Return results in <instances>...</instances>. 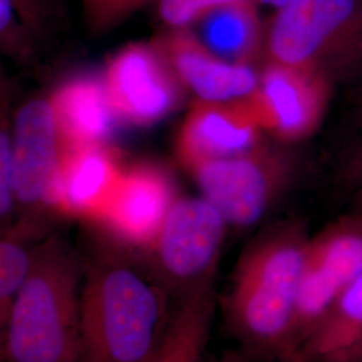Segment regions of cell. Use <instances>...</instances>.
<instances>
[{"label":"cell","instance_id":"obj_8","mask_svg":"<svg viewBox=\"0 0 362 362\" xmlns=\"http://www.w3.org/2000/svg\"><path fill=\"white\" fill-rule=\"evenodd\" d=\"M332 78L305 66L269 62L257 90L247 97L262 130L285 143L308 139L324 119Z\"/></svg>","mask_w":362,"mask_h":362},{"label":"cell","instance_id":"obj_21","mask_svg":"<svg viewBox=\"0 0 362 362\" xmlns=\"http://www.w3.org/2000/svg\"><path fill=\"white\" fill-rule=\"evenodd\" d=\"M0 37L3 49L13 54L26 52L34 37L15 13L10 0H0Z\"/></svg>","mask_w":362,"mask_h":362},{"label":"cell","instance_id":"obj_12","mask_svg":"<svg viewBox=\"0 0 362 362\" xmlns=\"http://www.w3.org/2000/svg\"><path fill=\"white\" fill-rule=\"evenodd\" d=\"M64 146L47 100L23 105L15 118L13 137L15 204L25 208L23 218H39Z\"/></svg>","mask_w":362,"mask_h":362},{"label":"cell","instance_id":"obj_20","mask_svg":"<svg viewBox=\"0 0 362 362\" xmlns=\"http://www.w3.org/2000/svg\"><path fill=\"white\" fill-rule=\"evenodd\" d=\"M239 0H157V13L170 30H191L208 13Z\"/></svg>","mask_w":362,"mask_h":362},{"label":"cell","instance_id":"obj_19","mask_svg":"<svg viewBox=\"0 0 362 362\" xmlns=\"http://www.w3.org/2000/svg\"><path fill=\"white\" fill-rule=\"evenodd\" d=\"M40 218H22L8 226L0 240V324L26 281L34 251L43 239Z\"/></svg>","mask_w":362,"mask_h":362},{"label":"cell","instance_id":"obj_23","mask_svg":"<svg viewBox=\"0 0 362 362\" xmlns=\"http://www.w3.org/2000/svg\"><path fill=\"white\" fill-rule=\"evenodd\" d=\"M287 1H288V0H255L257 4L272 7V8H275V10L279 8V7H282Z\"/></svg>","mask_w":362,"mask_h":362},{"label":"cell","instance_id":"obj_16","mask_svg":"<svg viewBox=\"0 0 362 362\" xmlns=\"http://www.w3.org/2000/svg\"><path fill=\"white\" fill-rule=\"evenodd\" d=\"M196 37L221 59L251 65L264 47V27L255 0H239L208 13L196 26Z\"/></svg>","mask_w":362,"mask_h":362},{"label":"cell","instance_id":"obj_14","mask_svg":"<svg viewBox=\"0 0 362 362\" xmlns=\"http://www.w3.org/2000/svg\"><path fill=\"white\" fill-rule=\"evenodd\" d=\"M181 85L203 101H238L257 90L259 74L251 65L215 55L192 30H170L157 42Z\"/></svg>","mask_w":362,"mask_h":362},{"label":"cell","instance_id":"obj_4","mask_svg":"<svg viewBox=\"0 0 362 362\" xmlns=\"http://www.w3.org/2000/svg\"><path fill=\"white\" fill-rule=\"evenodd\" d=\"M263 50L332 78L362 58V0H288L264 27Z\"/></svg>","mask_w":362,"mask_h":362},{"label":"cell","instance_id":"obj_6","mask_svg":"<svg viewBox=\"0 0 362 362\" xmlns=\"http://www.w3.org/2000/svg\"><path fill=\"white\" fill-rule=\"evenodd\" d=\"M362 272V214L330 223L311 236L298 297L290 361Z\"/></svg>","mask_w":362,"mask_h":362},{"label":"cell","instance_id":"obj_2","mask_svg":"<svg viewBox=\"0 0 362 362\" xmlns=\"http://www.w3.org/2000/svg\"><path fill=\"white\" fill-rule=\"evenodd\" d=\"M309 240L298 223L259 235L242 254L220 299L227 330L254 358L290 361Z\"/></svg>","mask_w":362,"mask_h":362},{"label":"cell","instance_id":"obj_11","mask_svg":"<svg viewBox=\"0 0 362 362\" xmlns=\"http://www.w3.org/2000/svg\"><path fill=\"white\" fill-rule=\"evenodd\" d=\"M175 188L167 170L155 164L125 168L101 216L94 223L130 246H151L169 207Z\"/></svg>","mask_w":362,"mask_h":362},{"label":"cell","instance_id":"obj_9","mask_svg":"<svg viewBox=\"0 0 362 362\" xmlns=\"http://www.w3.org/2000/svg\"><path fill=\"white\" fill-rule=\"evenodd\" d=\"M104 81L119 122L149 127L181 103L180 79L157 43H133L117 52Z\"/></svg>","mask_w":362,"mask_h":362},{"label":"cell","instance_id":"obj_10","mask_svg":"<svg viewBox=\"0 0 362 362\" xmlns=\"http://www.w3.org/2000/svg\"><path fill=\"white\" fill-rule=\"evenodd\" d=\"M124 170L121 156L109 143L64 149L46 194V208L97 220Z\"/></svg>","mask_w":362,"mask_h":362},{"label":"cell","instance_id":"obj_18","mask_svg":"<svg viewBox=\"0 0 362 362\" xmlns=\"http://www.w3.org/2000/svg\"><path fill=\"white\" fill-rule=\"evenodd\" d=\"M215 286L175 302L168 330L148 362H200L216 309Z\"/></svg>","mask_w":362,"mask_h":362},{"label":"cell","instance_id":"obj_15","mask_svg":"<svg viewBox=\"0 0 362 362\" xmlns=\"http://www.w3.org/2000/svg\"><path fill=\"white\" fill-rule=\"evenodd\" d=\"M64 149L107 144L117 122L104 77L83 74L70 78L50 97Z\"/></svg>","mask_w":362,"mask_h":362},{"label":"cell","instance_id":"obj_17","mask_svg":"<svg viewBox=\"0 0 362 362\" xmlns=\"http://www.w3.org/2000/svg\"><path fill=\"white\" fill-rule=\"evenodd\" d=\"M362 354V272L337 300L296 362H354Z\"/></svg>","mask_w":362,"mask_h":362},{"label":"cell","instance_id":"obj_22","mask_svg":"<svg viewBox=\"0 0 362 362\" xmlns=\"http://www.w3.org/2000/svg\"><path fill=\"white\" fill-rule=\"evenodd\" d=\"M15 206L13 196V139L8 132L1 130L0 136V215L8 226Z\"/></svg>","mask_w":362,"mask_h":362},{"label":"cell","instance_id":"obj_1","mask_svg":"<svg viewBox=\"0 0 362 362\" xmlns=\"http://www.w3.org/2000/svg\"><path fill=\"white\" fill-rule=\"evenodd\" d=\"M98 230L83 252L79 362H148L168 330L175 299L136 247Z\"/></svg>","mask_w":362,"mask_h":362},{"label":"cell","instance_id":"obj_5","mask_svg":"<svg viewBox=\"0 0 362 362\" xmlns=\"http://www.w3.org/2000/svg\"><path fill=\"white\" fill-rule=\"evenodd\" d=\"M228 223L204 197H176L145 255L176 300L215 286Z\"/></svg>","mask_w":362,"mask_h":362},{"label":"cell","instance_id":"obj_24","mask_svg":"<svg viewBox=\"0 0 362 362\" xmlns=\"http://www.w3.org/2000/svg\"><path fill=\"white\" fill-rule=\"evenodd\" d=\"M354 362H362V354L361 356H360V357H358V358H357V360H356V361Z\"/></svg>","mask_w":362,"mask_h":362},{"label":"cell","instance_id":"obj_13","mask_svg":"<svg viewBox=\"0 0 362 362\" xmlns=\"http://www.w3.org/2000/svg\"><path fill=\"white\" fill-rule=\"evenodd\" d=\"M262 128L246 98L238 101H203L192 105L181 127L176 152L181 164L194 167L242 155L260 144Z\"/></svg>","mask_w":362,"mask_h":362},{"label":"cell","instance_id":"obj_7","mask_svg":"<svg viewBox=\"0 0 362 362\" xmlns=\"http://www.w3.org/2000/svg\"><path fill=\"white\" fill-rule=\"evenodd\" d=\"M202 197L228 226L248 228L263 219L290 177L286 156L259 144L242 155L203 163L192 170Z\"/></svg>","mask_w":362,"mask_h":362},{"label":"cell","instance_id":"obj_3","mask_svg":"<svg viewBox=\"0 0 362 362\" xmlns=\"http://www.w3.org/2000/svg\"><path fill=\"white\" fill-rule=\"evenodd\" d=\"M82 251L47 236L34 251L26 281L0 324L4 362H79Z\"/></svg>","mask_w":362,"mask_h":362}]
</instances>
